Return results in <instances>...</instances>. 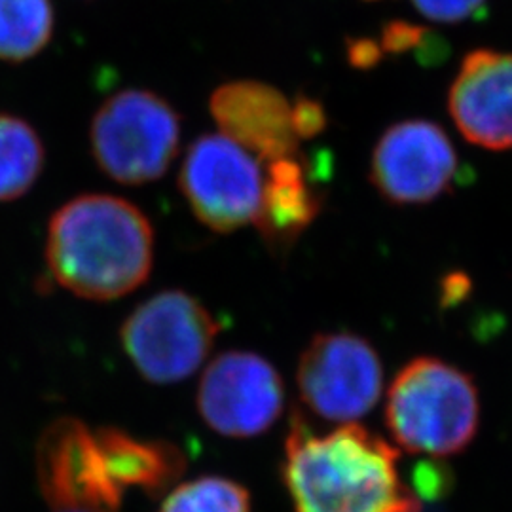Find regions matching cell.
<instances>
[{
  "label": "cell",
  "instance_id": "obj_1",
  "mask_svg": "<svg viewBox=\"0 0 512 512\" xmlns=\"http://www.w3.org/2000/svg\"><path fill=\"white\" fill-rule=\"evenodd\" d=\"M399 452L357 423L317 435L294 414L283 478L296 512H420Z\"/></svg>",
  "mask_w": 512,
  "mask_h": 512
},
{
  "label": "cell",
  "instance_id": "obj_2",
  "mask_svg": "<svg viewBox=\"0 0 512 512\" xmlns=\"http://www.w3.org/2000/svg\"><path fill=\"white\" fill-rule=\"evenodd\" d=\"M46 262L67 291L97 302L133 293L154 266V228L133 203L109 194H84L54 213Z\"/></svg>",
  "mask_w": 512,
  "mask_h": 512
},
{
  "label": "cell",
  "instance_id": "obj_3",
  "mask_svg": "<svg viewBox=\"0 0 512 512\" xmlns=\"http://www.w3.org/2000/svg\"><path fill=\"white\" fill-rule=\"evenodd\" d=\"M385 425L406 452L433 458L463 452L480 425L473 378L437 357L412 359L389 385Z\"/></svg>",
  "mask_w": 512,
  "mask_h": 512
},
{
  "label": "cell",
  "instance_id": "obj_4",
  "mask_svg": "<svg viewBox=\"0 0 512 512\" xmlns=\"http://www.w3.org/2000/svg\"><path fill=\"white\" fill-rule=\"evenodd\" d=\"M92 156L112 181L128 186L162 179L181 147V116L158 93L124 90L93 116Z\"/></svg>",
  "mask_w": 512,
  "mask_h": 512
},
{
  "label": "cell",
  "instance_id": "obj_5",
  "mask_svg": "<svg viewBox=\"0 0 512 512\" xmlns=\"http://www.w3.org/2000/svg\"><path fill=\"white\" fill-rule=\"evenodd\" d=\"M219 330L198 298L173 289L133 310L122 327V346L148 382L175 384L203 365Z\"/></svg>",
  "mask_w": 512,
  "mask_h": 512
},
{
  "label": "cell",
  "instance_id": "obj_6",
  "mask_svg": "<svg viewBox=\"0 0 512 512\" xmlns=\"http://www.w3.org/2000/svg\"><path fill=\"white\" fill-rule=\"evenodd\" d=\"M296 384L315 416L355 423L374 410L384 393V366L374 346L353 332L315 334L302 351Z\"/></svg>",
  "mask_w": 512,
  "mask_h": 512
},
{
  "label": "cell",
  "instance_id": "obj_7",
  "mask_svg": "<svg viewBox=\"0 0 512 512\" xmlns=\"http://www.w3.org/2000/svg\"><path fill=\"white\" fill-rule=\"evenodd\" d=\"M262 188L255 156L224 135H202L184 154L179 190L194 217L217 234L255 222Z\"/></svg>",
  "mask_w": 512,
  "mask_h": 512
},
{
  "label": "cell",
  "instance_id": "obj_8",
  "mask_svg": "<svg viewBox=\"0 0 512 512\" xmlns=\"http://www.w3.org/2000/svg\"><path fill=\"white\" fill-rule=\"evenodd\" d=\"M458 152L437 122L410 118L385 129L370 156L368 177L393 205H425L448 194L458 177Z\"/></svg>",
  "mask_w": 512,
  "mask_h": 512
},
{
  "label": "cell",
  "instance_id": "obj_9",
  "mask_svg": "<svg viewBox=\"0 0 512 512\" xmlns=\"http://www.w3.org/2000/svg\"><path fill=\"white\" fill-rule=\"evenodd\" d=\"M198 408L222 437L266 433L285 408V385L275 366L253 351H224L203 372Z\"/></svg>",
  "mask_w": 512,
  "mask_h": 512
},
{
  "label": "cell",
  "instance_id": "obj_10",
  "mask_svg": "<svg viewBox=\"0 0 512 512\" xmlns=\"http://www.w3.org/2000/svg\"><path fill=\"white\" fill-rule=\"evenodd\" d=\"M38 480L46 501L65 512H116L124 490L110 478L95 435L59 420L38 444Z\"/></svg>",
  "mask_w": 512,
  "mask_h": 512
},
{
  "label": "cell",
  "instance_id": "obj_11",
  "mask_svg": "<svg viewBox=\"0 0 512 512\" xmlns=\"http://www.w3.org/2000/svg\"><path fill=\"white\" fill-rule=\"evenodd\" d=\"M448 112L471 145L512 150V54L478 48L465 55L448 90Z\"/></svg>",
  "mask_w": 512,
  "mask_h": 512
},
{
  "label": "cell",
  "instance_id": "obj_12",
  "mask_svg": "<svg viewBox=\"0 0 512 512\" xmlns=\"http://www.w3.org/2000/svg\"><path fill=\"white\" fill-rule=\"evenodd\" d=\"M209 110L224 137L266 162L298 156L291 103L272 84L232 80L211 93Z\"/></svg>",
  "mask_w": 512,
  "mask_h": 512
},
{
  "label": "cell",
  "instance_id": "obj_13",
  "mask_svg": "<svg viewBox=\"0 0 512 512\" xmlns=\"http://www.w3.org/2000/svg\"><path fill=\"white\" fill-rule=\"evenodd\" d=\"M323 207L325 198L310 183L298 156L268 162L255 224L272 253H287L319 219Z\"/></svg>",
  "mask_w": 512,
  "mask_h": 512
},
{
  "label": "cell",
  "instance_id": "obj_14",
  "mask_svg": "<svg viewBox=\"0 0 512 512\" xmlns=\"http://www.w3.org/2000/svg\"><path fill=\"white\" fill-rule=\"evenodd\" d=\"M109 475L122 490L139 486L158 494L184 471L181 450L164 442H143L118 429H101L97 435Z\"/></svg>",
  "mask_w": 512,
  "mask_h": 512
},
{
  "label": "cell",
  "instance_id": "obj_15",
  "mask_svg": "<svg viewBox=\"0 0 512 512\" xmlns=\"http://www.w3.org/2000/svg\"><path fill=\"white\" fill-rule=\"evenodd\" d=\"M44 143L23 118L0 112V202L25 196L44 169Z\"/></svg>",
  "mask_w": 512,
  "mask_h": 512
},
{
  "label": "cell",
  "instance_id": "obj_16",
  "mask_svg": "<svg viewBox=\"0 0 512 512\" xmlns=\"http://www.w3.org/2000/svg\"><path fill=\"white\" fill-rule=\"evenodd\" d=\"M52 37V0H0V61L33 59Z\"/></svg>",
  "mask_w": 512,
  "mask_h": 512
},
{
  "label": "cell",
  "instance_id": "obj_17",
  "mask_svg": "<svg viewBox=\"0 0 512 512\" xmlns=\"http://www.w3.org/2000/svg\"><path fill=\"white\" fill-rule=\"evenodd\" d=\"M160 512H251V497L234 480L203 476L175 488Z\"/></svg>",
  "mask_w": 512,
  "mask_h": 512
},
{
  "label": "cell",
  "instance_id": "obj_18",
  "mask_svg": "<svg viewBox=\"0 0 512 512\" xmlns=\"http://www.w3.org/2000/svg\"><path fill=\"white\" fill-rule=\"evenodd\" d=\"M291 122L298 139H315L329 126L325 105L306 93H298L291 103Z\"/></svg>",
  "mask_w": 512,
  "mask_h": 512
},
{
  "label": "cell",
  "instance_id": "obj_19",
  "mask_svg": "<svg viewBox=\"0 0 512 512\" xmlns=\"http://www.w3.org/2000/svg\"><path fill=\"white\" fill-rule=\"evenodd\" d=\"M412 4L423 18L437 23H461L480 12L486 0H412Z\"/></svg>",
  "mask_w": 512,
  "mask_h": 512
},
{
  "label": "cell",
  "instance_id": "obj_20",
  "mask_svg": "<svg viewBox=\"0 0 512 512\" xmlns=\"http://www.w3.org/2000/svg\"><path fill=\"white\" fill-rule=\"evenodd\" d=\"M427 27L410 23L406 19H391L384 23L380 33V46L384 54L404 55L414 52L425 35Z\"/></svg>",
  "mask_w": 512,
  "mask_h": 512
},
{
  "label": "cell",
  "instance_id": "obj_21",
  "mask_svg": "<svg viewBox=\"0 0 512 512\" xmlns=\"http://www.w3.org/2000/svg\"><path fill=\"white\" fill-rule=\"evenodd\" d=\"M344 54L355 71H372L384 61V50L376 38L349 37L344 42Z\"/></svg>",
  "mask_w": 512,
  "mask_h": 512
},
{
  "label": "cell",
  "instance_id": "obj_22",
  "mask_svg": "<svg viewBox=\"0 0 512 512\" xmlns=\"http://www.w3.org/2000/svg\"><path fill=\"white\" fill-rule=\"evenodd\" d=\"M450 486V476L435 463H421L414 471V494L437 499Z\"/></svg>",
  "mask_w": 512,
  "mask_h": 512
},
{
  "label": "cell",
  "instance_id": "obj_23",
  "mask_svg": "<svg viewBox=\"0 0 512 512\" xmlns=\"http://www.w3.org/2000/svg\"><path fill=\"white\" fill-rule=\"evenodd\" d=\"M414 54H416V61L423 69H435V67L444 65L446 59L450 57V42L437 31L427 27Z\"/></svg>",
  "mask_w": 512,
  "mask_h": 512
},
{
  "label": "cell",
  "instance_id": "obj_24",
  "mask_svg": "<svg viewBox=\"0 0 512 512\" xmlns=\"http://www.w3.org/2000/svg\"><path fill=\"white\" fill-rule=\"evenodd\" d=\"M473 291L471 275L465 272H450L440 279V306L454 308L467 300Z\"/></svg>",
  "mask_w": 512,
  "mask_h": 512
},
{
  "label": "cell",
  "instance_id": "obj_25",
  "mask_svg": "<svg viewBox=\"0 0 512 512\" xmlns=\"http://www.w3.org/2000/svg\"><path fill=\"white\" fill-rule=\"evenodd\" d=\"M365 2H378V0H365Z\"/></svg>",
  "mask_w": 512,
  "mask_h": 512
}]
</instances>
